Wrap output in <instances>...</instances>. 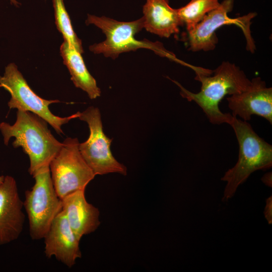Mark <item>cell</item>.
<instances>
[{
	"mask_svg": "<svg viewBox=\"0 0 272 272\" xmlns=\"http://www.w3.org/2000/svg\"><path fill=\"white\" fill-rule=\"evenodd\" d=\"M213 72V76L195 73V80L201 83L200 90L197 93L191 92L178 82L172 81L180 88L181 96L198 105L212 124H230L233 116L222 112L219 105L227 95H232L245 90L251 80L238 66L228 61L223 62Z\"/></svg>",
	"mask_w": 272,
	"mask_h": 272,
	"instance_id": "cell-1",
	"label": "cell"
},
{
	"mask_svg": "<svg viewBox=\"0 0 272 272\" xmlns=\"http://www.w3.org/2000/svg\"><path fill=\"white\" fill-rule=\"evenodd\" d=\"M47 122L31 112L17 110L15 122L11 125L0 123V130L5 145L14 138L12 145L21 147L29 158V173L33 176L49 164L61 147L48 127Z\"/></svg>",
	"mask_w": 272,
	"mask_h": 272,
	"instance_id": "cell-2",
	"label": "cell"
},
{
	"mask_svg": "<svg viewBox=\"0 0 272 272\" xmlns=\"http://www.w3.org/2000/svg\"><path fill=\"white\" fill-rule=\"evenodd\" d=\"M235 134L239 155L235 165L221 178L226 182L222 201H227L254 172L272 166V146L260 138L247 121L233 116L229 124Z\"/></svg>",
	"mask_w": 272,
	"mask_h": 272,
	"instance_id": "cell-3",
	"label": "cell"
},
{
	"mask_svg": "<svg viewBox=\"0 0 272 272\" xmlns=\"http://www.w3.org/2000/svg\"><path fill=\"white\" fill-rule=\"evenodd\" d=\"M86 23L94 25L106 35L104 41L90 46V50L95 54L115 59L122 53L143 48L151 49L161 56L174 58L161 43L135 38V35L144 27L143 17L133 21L120 22L105 16L88 14Z\"/></svg>",
	"mask_w": 272,
	"mask_h": 272,
	"instance_id": "cell-4",
	"label": "cell"
},
{
	"mask_svg": "<svg viewBox=\"0 0 272 272\" xmlns=\"http://www.w3.org/2000/svg\"><path fill=\"white\" fill-rule=\"evenodd\" d=\"M35 183L25 191L24 208L27 213L30 236L33 240L43 238L53 220L61 210V199L54 188L49 166L33 176Z\"/></svg>",
	"mask_w": 272,
	"mask_h": 272,
	"instance_id": "cell-5",
	"label": "cell"
},
{
	"mask_svg": "<svg viewBox=\"0 0 272 272\" xmlns=\"http://www.w3.org/2000/svg\"><path fill=\"white\" fill-rule=\"evenodd\" d=\"M0 87L11 95L8 103L10 109L29 111L37 115L49 124L57 133H63L61 126L71 120L79 117L80 112L67 117H61L52 113L49 105L58 103V100H46L38 96L29 87L14 63L5 68L4 75L0 76Z\"/></svg>",
	"mask_w": 272,
	"mask_h": 272,
	"instance_id": "cell-6",
	"label": "cell"
},
{
	"mask_svg": "<svg viewBox=\"0 0 272 272\" xmlns=\"http://www.w3.org/2000/svg\"><path fill=\"white\" fill-rule=\"evenodd\" d=\"M79 143L77 138L65 139L49 164L52 183L61 199L75 191L85 190L95 176L81 154Z\"/></svg>",
	"mask_w": 272,
	"mask_h": 272,
	"instance_id": "cell-7",
	"label": "cell"
},
{
	"mask_svg": "<svg viewBox=\"0 0 272 272\" xmlns=\"http://www.w3.org/2000/svg\"><path fill=\"white\" fill-rule=\"evenodd\" d=\"M78 118L87 122L90 130L87 141L79 143V151L95 176L111 173L126 175V167L116 160L110 150L112 140L104 133L99 109L89 107Z\"/></svg>",
	"mask_w": 272,
	"mask_h": 272,
	"instance_id": "cell-8",
	"label": "cell"
},
{
	"mask_svg": "<svg viewBox=\"0 0 272 272\" xmlns=\"http://www.w3.org/2000/svg\"><path fill=\"white\" fill-rule=\"evenodd\" d=\"M233 6L234 0H224L217 8L208 13L193 29L187 31L189 50L193 52L213 50L218 43L216 31L222 26L234 24L242 29L246 38L247 49L253 53L255 45L250 27L251 21L256 13H250L236 18H231L228 14L232 10Z\"/></svg>",
	"mask_w": 272,
	"mask_h": 272,
	"instance_id": "cell-9",
	"label": "cell"
},
{
	"mask_svg": "<svg viewBox=\"0 0 272 272\" xmlns=\"http://www.w3.org/2000/svg\"><path fill=\"white\" fill-rule=\"evenodd\" d=\"M23 208L15 179L11 176H4L0 183V246L20 236L25 219Z\"/></svg>",
	"mask_w": 272,
	"mask_h": 272,
	"instance_id": "cell-10",
	"label": "cell"
},
{
	"mask_svg": "<svg viewBox=\"0 0 272 272\" xmlns=\"http://www.w3.org/2000/svg\"><path fill=\"white\" fill-rule=\"evenodd\" d=\"M227 100L233 116L247 121L256 115L272 124V88L260 77L253 78L245 90L230 95Z\"/></svg>",
	"mask_w": 272,
	"mask_h": 272,
	"instance_id": "cell-11",
	"label": "cell"
},
{
	"mask_svg": "<svg viewBox=\"0 0 272 272\" xmlns=\"http://www.w3.org/2000/svg\"><path fill=\"white\" fill-rule=\"evenodd\" d=\"M43 239L44 253L47 258L54 257L70 268L82 257L80 240L73 231L62 209L53 220Z\"/></svg>",
	"mask_w": 272,
	"mask_h": 272,
	"instance_id": "cell-12",
	"label": "cell"
},
{
	"mask_svg": "<svg viewBox=\"0 0 272 272\" xmlns=\"http://www.w3.org/2000/svg\"><path fill=\"white\" fill-rule=\"evenodd\" d=\"M61 205L71 228L80 240L100 226V211L87 201L85 190H78L66 195L61 199Z\"/></svg>",
	"mask_w": 272,
	"mask_h": 272,
	"instance_id": "cell-13",
	"label": "cell"
},
{
	"mask_svg": "<svg viewBox=\"0 0 272 272\" xmlns=\"http://www.w3.org/2000/svg\"><path fill=\"white\" fill-rule=\"evenodd\" d=\"M144 28L161 37L169 38L179 32L183 25L176 9L171 8L168 0H146L143 6Z\"/></svg>",
	"mask_w": 272,
	"mask_h": 272,
	"instance_id": "cell-14",
	"label": "cell"
},
{
	"mask_svg": "<svg viewBox=\"0 0 272 272\" xmlns=\"http://www.w3.org/2000/svg\"><path fill=\"white\" fill-rule=\"evenodd\" d=\"M60 51L74 85L85 91L91 99L99 97L101 90L87 70L81 53L65 41L61 44Z\"/></svg>",
	"mask_w": 272,
	"mask_h": 272,
	"instance_id": "cell-15",
	"label": "cell"
},
{
	"mask_svg": "<svg viewBox=\"0 0 272 272\" xmlns=\"http://www.w3.org/2000/svg\"><path fill=\"white\" fill-rule=\"evenodd\" d=\"M220 5L219 0H190L185 6L176 9L187 31L193 29L209 12Z\"/></svg>",
	"mask_w": 272,
	"mask_h": 272,
	"instance_id": "cell-16",
	"label": "cell"
},
{
	"mask_svg": "<svg viewBox=\"0 0 272 272\" xmlns=\"http://www.w3.org/2000/svg\"><path fill=\"white\" fill-rule=\"evenodd\" d=\"M55 24L62 34L64 41L83 53L82 41L77 36L72 27L70 18L65 8L63 0H52Z\"/></svg>",
	"mask_w": 272,
	"mask_h": 272,
	"instance_id": "cell-17",
	"label": "cell"
},
{
	"mask_svg": "<svg viewBox=\"0 0 272 272\" xmlns=\"http://www.w3.org/2000/svg\"><path fill=\"white\" fill-rule=\"evenodd\" d=\"M272 197L270 196L266 200L264 215L269 224L272 223Z\"/></svg>",
	"mask_w": 272,
	"mask_h": 272,
	"instance_id": "cell-18",
	"label": "cell"
},
{
	"mask_svg": "<svg viewBox=\"0 0 272 272\" xmlns=\"http://www.w3.org/2000/svg\"><path fill=\"white\" fill-rule=\"evenodd\" d=\"M261 181L266 185L271 187L272 185L271 172H270L265 174L261 178Z\"/></svg>",
	"mask_w": 272,
	"mask_h": 272,
	"instance_id": "cell-19",
	"label": "cell"
},
{
	"mask_svg": "<svg viewBox=\"0 0 272 272\" xmlns=\"http://www.w3.org/2000/svg\"><path fill=\"white\" fill-rule=\"evenodd\" d=\"M10 1L13 4L17 6L18 5V2L17 0H10Z\"/></svg>",
	"mask_w": 272,
	"mask_h": 272,
	"instance_id": "cell-20",
	"label": "cell"
},
{
	"mask_svg": "<svg viewBox=\"0 0 272 272\" xmlns=\"http://www.w3.org/2000/svg\"><path fill=\"white\" fill-rule=\"evenodd\" d=\"M4 176H0V183L3 181L4 180Z\"/></svg>",
	"mask_w": 272,
	"mask_h": 272,
	"instance_id": "cell-21",
	"label": "cell"
}]
</instances>
